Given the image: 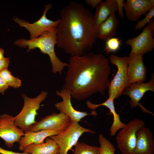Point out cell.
Listing matches in <instances>:
<instances>
[{
  "instance_id": "1",
  "label": "cell",
  "mask_w": 154,
  "mask_h": 154,
  "mask_svg": "<svg viewBox=\"0 0 154 154\" xmlns=\"http://www.w3.org/2000/svg\"><path fill=\"white\" fill-rule=\"evenodd\" d=\"M56 28V44L71 56L90 52L98 38L93 15L80 3L70 2L60 12Z\"/></svg>"
},
{
  "instance_id": "2",
  "label": "cell",
  "mask_w": 154,
  "mask_h": 154,
  "mask_svg": "<svg viewBox=\"0 0 154 154\" xmlns=\"http://www.w3.org/2000/svg\"><path fill=\"white\" fill-rule=\"evenodd\" d=\"M67 67L63 87L70 91L71 98L80 100L96 93L105 95L111 69L104 55L90 52L71 56Z\"/></svg>"
},
{
  "instance_id": "3",
  "label": "cell",
  "mask_w": 154,
  "mask_h": 154,
  "mask_svg": "<svg viewBox=\"0 0 154 154\" xmlns=\"http://www.w3.org/2000/svg\"><path fill=\"white\" fill-rule=\"evenodd\" d=\"M14 44L20 47H28L27 52L38 48L42 54H47L51 64L52 71L54 74L58 73L62 74L64 68L68 65V63L60 60L55 52V46L56 44V29L52 31L45 32L40 36L34 39H18Z\"/></svg>"
},
{
  "instance_id": "4",
  "label": "cell",
  "mask_w": 154,
  "mask_h": 154,
  "mask_svg": "<svg viewBox=\"0 0 154 154\" xmlns=\"http://www.w3.org/2000/svg\"><path fill=\"white\" fill-rule=\"evenodd\" d=\"M48 93L42 91L36 97L32 98L23 94L22 96L24 101L22 109L20 112L14 117L15 124L23 130L24 133L29 131L31 126L36 123L35 117L37 115V111L41 103L46 98Z\"/></svg>"
},
{
  "instance_id": "5",
  "label": "cell",
  "mask_w": 154,
  "mask_h": 154,
  "mask_svg": "<svg viewBox=\"0 0 154 154\" xmlns=\"http://www.w3.org/2000/svg\"><path fill=\"white\" fill-rule=\"evenodd\" d=\"M110 59V63L116 66L117 69L115 76L110 82L108 89L109 97L114 99L120 96L130 85L127 74L128 58L126 56L112 55Z\"/></svg>"
},
{
  "instance_id": "6",
  "label": "cell",
  "mask_w": 154,
  "mask_h": 154,
  "mask_svg": "<svg viewBox=\"0 0 154 154\" xmlns=\"http://www.w3.org/2000/svg\"><path fill=\"white\" fill-rule=\"evenodd\" d=\"M145 126L143 120L135 119L131 120L121 128L117 133L116 141L121 154H132L136 144V132Z\"/></svg>"
},
{
  "instance_id": "7",
  "label": "cell",
  "mask_w": 154,
  "mask_h": 154,
  "mask_svg": "<svg viewBox=\"0 0 154 154\" xmlns=\"http://www.w3.org/2000/svg\"><path fill=\"white\" fill-rule=\"evenodd\" d=\"M85 132L95 133L82 126L78 122L71 121L69 126L65 130L58 135L49 137L54 140L58 146L59 154H67L68 151L78 142L80 136Z\"/></svg>"
},
{
  "instance_id": "8",
  "label": "cell",
  "mask_w": 154,
  "mask_h": 154,
  "mask_svg": "<svg viewBox=\"0 0 154 154\" xmlns=\"http://www.w3.org/2000/svg\"><path fill=\"white\" fill-rule=\"evenodd\" d=\"M52 5L48 4L45 6L42 16L37 21L33 23H29L15 17L13 19L20 26L25 28L30 34L31 39L36 38L41 35L44 32L47 31H52L56 28L59 22V19L54 21L48 19L46 14Z\"/></svg>"
},
{
  "instance_id": "9",
  "label": "cell",
  "mask_w": 154,
  "mask_h": 154,
  "mask_svg": "<svg viewBox=\"0 0 154 154\" xmlns=\"http://www.w3.org/2000/svg\"><path fill=\"white\" fill-rule=\"evenodd\" d=\"M71 121L69 117L63 113H54L41 118L31 126L29 131L47 130L62 132L68 127Z\"/></svg>"
},
{
  "instance_id": "10",
  "label": "cell",
  "mask_w": 154,
  "mask_h": 154,
  "mask_svg": "<svg viewBox=\"0 0 154 154\" xmlns=\"http://www.w3.org/2000/svg\"><path fill=\"white\" fill-rule=\"evenodd\" d=\"M24 133L15 125L14 117L7 114L0 115V138L8 147L11 148L15 142L19 143Z\"/></svg>"
},
{
  "instance_id": "11",
  "label": "cell",
  "mask_w": 154,
  "mask_h": 154,
  "mask_svg": "<svg viewBox=\"0 0 154 154\" xmlns=\"http://www.w3.org/2000/svg\"><path fill=\"white\" fill-rule=\"evenodd\" d=\"M56 95L61 97L62 101L57 102L54 104L56 108L60 113H63L69 117L72 121L77 122L86 116L90 115L96 116L97 114L92 111L91 114H88L86 112H81L76 110L71 104V92L63 87L60 91H56Z\"/></svg>"
},
{
  "instance_id": "12",
  "label": "cell",
  "mask_w": 154,
  "mask_h": 154,
  "mask_svg": "<svg viewBox=\"0 0 154 154\" xmlns=\"http://www.w3.org/2000/svg\"><path fill=\"white\" fill-rule=\"evenodd\" d=\"M153 34L151 27L148 24L138 36L127 40L125 43L131 47L129 54H144L151 51L154 47Z\"/></svg>"
},
{
  "instance_id": "13",
  "label": "cell",
  "mask_w": 154,
  "mask_h": 154,
  "mask_svg": "<svg viewBox=\"0 0 154 154\" xmlns=\"http://www.w3.org/2000/svg\"><path fill=\"white\" fill-rule=\"evenodd\" d=\"M149 91L154 92V75L153 73L151 74L150 80L149 82L132 84L124 90L122 94L128 96L130 98L129 104L132 108L139 106L144 112L153 115L139 103L145 93Z\"/></svg>"
},
{
  "instance_id": "14",
  "label": "cell",
  "mask_w": 154,
  "mask_h": 154,
  "mask_svg": "<svg viewBox=\"0 0 154 154\" xmlns=\"http://www.w3.org/2000/svg\"><path fill=\"white\" fill-rule=\"evenodd\" d=\"M142 54H129L127 57V74L130 85L146 80L147 69L144 63Z\"/></svg>"
},
{
  "instance_id": "15",
  "label": "cell",
  "mask_w": 154,
  "mask_h": 154,
  "mask_svg": "<svg viewBox=\"0 0 154 154\" xmlns=\"http://www.w3.org/2000/svg\"><path fill=\"white\" fill-rule=\"evenodd\" d=\"M136 144L132 154H153L154 140L150 129L144 126L136 132Z\"/></svg>"
},
{
  "instance_id": "16",
  "label": "cell",
  "mask_w": 154,
  "mask_h": 154,
  "mask_svg": "<svg viewBox=\"0 0 154 154\" xmlns=\"http://www.w3.org/2000/svg\"><path fill=\"white\" fill-rule=\"evenodd\" d=\"M152 7L149 0H127L123 8L128 19L135 22L141 15H145Z\"/></svg>"
},
{
  "instance_id": "17",
  "label": "cell",
  "mask_w": 154,
  "mask_h": 154,
  "mask_svg": "<svg viewBox=\"0 0 154 154\" xmlns=\"http://www.w3.org/2000/svg\"><path fill=\"white\" fill-rule=\"evenodd\" d=\"M61 132L47 130H41L37 131L25 133L21 137L19 143V149L23 151L25 148L31 143L40 144L44 143V140L50 136L56 135Z\"/></svg>"
},
{
  "instance_id": "18",
  "label": "cell",
  "mask_w": 154,
  "mask_h": 154,
  "mask_svg": "<svg viewBox=\"0 0 154 154\" xmlns=\"http://www.w3.org/2000/svg\"><path fill=\"white\" fill-rule=\"evenodd\" d=\"M117 11V5L116 0L102 1L96 8L93 15L94 22L97 27L98 28L109 16Z\"/></svg>"
},
{
  "instance_id": "19",
  "label": "cell",
  "mask_w": 154,
  "mask_h": 154,
  "mask_svg": "<svg viewBox=\"0 0 154 154\" xmlns=\"http://www.w3.org/2000/svg\"><path fill=\"white\" fill-rule=\"evenodd\" d=\"M114 100L109 97L105 101L100 104H93L90 100L87 101L86 103L87 107L92 110H94L101 106H106L110 110L113 116V122L110 129V135L111 136L115 135L117 131L125 125V123L121 121L119 115L116 111L114 103Z\"/></svg>"
},
{
  "instance_id": "20",
  "label": "cell",
  "mask_w": 154,
  "mask_h": 154,
  "mask_svg": "<svg viewBox=\"0 0 154 154\" xmlns=\"http://www.w3.org/2000/svg\"><path fill=\"white\" fill-rule=\"evenodd\" d=\"M23 152L31 154H59V148L55 141L50 137L40 144L31 143L28 145Z\"/></svg>"
},
{
  "instance_id": "21",
  "label": "cell",
  "mask_w": 154,
  "mask_h": 154,
  "mask_svg": "<svg viewBox=\"0 0 154 154\" xmlns=\"http://www.w3.org/2000/svg\"><path fill=\"white\" fill-rule=\"evenodd\" d=\"M119 21L113 13L100 25L98 28V38L106 41L115 36Z\"/></svg>"
},
{
  "instance_id": "22",
  "label": "cell",
  "mask_w": 154,
  "mask_h": 154,
  "mask_svg": "<svg viewBox=\"0 0 154 154\" xmlns=\"http://www.w3.org/2000/svg\"><path fill=\"white\" fill-rule=\"evenodd\" d=\"M74 150L72 154H100V147L92 146L84 142L78 141L74 146Z\"/></svg>"
},
{
  "instance_id": "23",
  "label": "cell",
  "mask_w": 154,
  "mask_h": 154,
  "mask_svg": "<svg viewBox=\"0 0 154 154\" xmlns=\"http://www.w3.org/2000/svg\"><path fill=\"white\" fill-rule=\"evenodd\" d=\"M0 76L3 78L9 87L17 88L21 86V80L17 77H15L13 75L11 71L8 68L1 71Z\"/></svg>"
},
{
  "instance_id": "24",
  "label": "cell",
  "mask_w": 154,
  "mask_h": 154,
  "mask_svg": "<svg viewBox=\"0 0 154 154\" xmlns=\"http://www.w3.org/2000/svg\"><path fill=\"white\" fill-rule=\"evenodd\" d=\"M98 140L100 145V154H115L116 149L115 146L102 134L99 135Z\"/></svg>"
},
{
  "instance_id": "25",
  "label": "cell",
  "mask_w": 154,
  "mask_h": 154,
  "mask_svg": "<svg viewBox=\"0 0 154 154\" xmlns=\"http://www.w3.org/2000/svg\"><path fill=\"white\" fill-rule=\"evenodd\" d=\"M119 38L112 37L106 41L104 51L107 54L114 52L119 49L120 45L122 44Z\"/></svg>"
},
{
  "instance_id": "26",
  "label": "cell",
  "mask_w": 154,
  "mask_h": 154,
  "mask_svg": "<svg viewBox=\"0 0 154 154\" xmlns=\"http://www.w3.org/2000/svg\"><path fill=\"white\" fill-rule=\"evenodd\" d=\"M154 16V6L152 7L148 13L145 15V17L142 20L138 21L134 26L136 30L141 29L148 23Z\"/></svg>"
},
{
  "instance_id": "27",
  "label": "cell",
  "mask_w": 154,
  "mask_h": 154,
  "mask_svg": "<svg viewBox=\"0 0 154 154\" xmlns=\"http://www.w3.org/2000/svg\"><path fill=\"white\" fill-rule=\"evenodd\" d=\"M117 5V11L119 17L123 18L124 17L123 8L125 2L124 0H116Z\"/></svg>"
},
{
  "instance_id": "28",
  "label": "cell",
  "mask_w": 154,
  "mask_h": 154,
  "mask_svg": "<svg viewBox=\"0 0 154 154\" xmlns=\"http://www.w3.org/2000/svg\"><path fill=\"white\" fill-rule=\"evenodd\" d=\"M9 86L3 78L0 76V93L3 95Z\"/></svg>"
},
{
  "instance_id": "29",
  "label": "cell",
  "mask_w": 154,
  "mask_h": 154,
  "mask_svg": "<svg viewBox=\"0 0 154 154\" xmlns=\"http://www.w3.org/2000/svg\"><path fill=\"white\" fill-rule=\"evenodd\" d=\"M10 62L8 57L0 59V72L5 69L8 68Z\"/></svg>"
},
{
  "instance_id": "30",
  "label": "cell",
  "mask_w": 154,
  "mask_h": 154,
  "mask_svg": "<svg viewBox=\"0 0 154 154\" xmlns=\"http://www.w3.org/2000/svg\"><path fill=\"white\" fill-rule=\"evenodd\" d=\"M102 1V0H85V2L94 9L96 8Z\"/></svg>"
},
{
  "instance_id": "31",
  "label": "cell",
  "mask_w": 154,
  "mask_h": 154,
  "mask_svg": "<svg viewBox=\"0 0 154 154\" xmlns=\"http://www.w3.org/2000/svg\"><path fill=\"white\" fill-rule=\"evenodd\" d=\"M0 154H31L23 152L19 153L14 152L11 151H9L4 149L0 147Z\"/></svg>"
},
{
  "instance_id": "32",
  "label": "cell",
  "mask_w": 154,
  "mask_h": 154,
  "mask_svg": "<svg viewBox=\"0 0 154 154\" xmlns=\"http://www.w3.org/2000/svg\"><path fill=\"white\" fill-rule=\"evenodd\" d=\"M148 25L151 27L152 30L154 33V20L151 19L148 23Z\"/></svg>"
},
{
  "instance_id": "33",
  "label": "cell",
  "mask_w": 154,
  "mask_h": 154,
  "mask_svg": "<svg viewBox=\"0 0 154 154\" xmlns=\"http://www.w3.org/2000/svg\"><path fill=\"white\" fill-rule=\"evenodd\" d=\"M4 53L5 52L4 50L0 48V59L4 57Z\"/></svg>"
},
{
  "instance_id": "34",
  "label": "cell",
  "mask_w": 154,
  "mask_h": 154,
  "mask_svg": "<svg viewBox=\"0 0 154 154\" xmlns=\"http://www.w3.org/2000/svg\"><path fill=\"white\" fill-rule=\"evenodd\" d=\"M149 1L152 7L154 6V0H149Z\"/></svg>"
}]
</instances>
